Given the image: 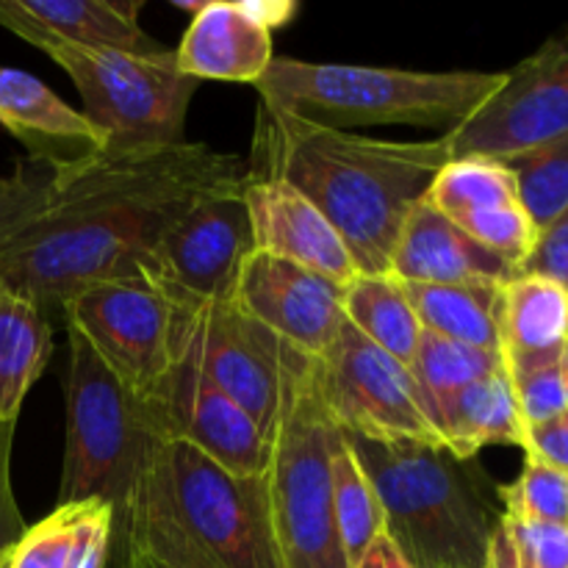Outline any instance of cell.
Returning a JSON list of instances; mask_svg holds the SVG:
<instances>
[{
    "label": "cell",
    "instance_id": "8",
    "mask_svg": "<svg viewBox=\"0 0 568 568\" xmlns=\"http://www.w3.org/2000/svg\"><path fill=\"white\" fill-rule=\"evenodd\" d=\"M75 83L83 114L105 136V153L175 148L186 142V114L200 81L183 75L175 50L125 53L37 42Z\"/></svg>",
    "mask_w": 568,
    "mask_h": 568
},
{
    "label": "cell",
    "instance_id": "24",
    "mask_svg": "<svg viewBox=\"0 0 568 568\" xmlns=\"http://www.w3.org/2000/svg\"><path fill=\"white\" fill-rule=\"evenodd\" d=\"M505 283H405L422 331L503 355L499 308Z\"/></svg>",
    "mask_w": 568,
    "mask_h": 568
},
{
    "label": "cell",
    "instance_id": "32",
    "mask_svg": "<svg viewBox=\"0 0 568 568\" xmlns=\"http://www.w3.org/2000/svg\"><path fill=\"white\" fill-rule=\"evenodd\" d=\"M499 508L505 516L541 525L568 521V475L525 455L519 477L508 486H497Z\"/></svg>",
    "mask_w": 568,
    "mask_h": 568
},
{
    "label": "cell",
    "instance_id": "10",
    "mask_svg": "<svg viewBox=\"0 0 568 568\" xmlns=\"http://www.w3.org/2000/svg\"><path fill=\"white\" fill-rule=\"evenodd\" d=\"M297 355L233 300L186 308L183 316L181 361L247 410L270 438L281 419Z\"/></svg>",
    "mask_w": 568,
    "mask_h": 568
},
{
    "label": "cell",
    "instance_id": "15",
    "mask_svg": "<svg viewBox=\"0 0 568 568\" xmlns=\"http://www.w3.org/2000/svg\"><path fill=\"white\" fill-rule=\"evenodd\" d=\"M155 408L166 438L192 444L231 475L261 477L270 469L272 438L255 425L247 410L200 377L186 361L178 364L161 388Z\"/></svg>",
    "mask_w": 568,
    "mask_h": 568
},
{
    "label": "cell",
    "instance_id": "13",
    "mask_svg": "<svg viewBox=\"0 0 568 568\" xmlns=\"http://www.w3.org/2000/svg\"><path fill=\"white\" fill-rule=\"evenodd\" d=\"M253 253L255 239L244 186L216 189L178 216L155 250L148 277L181 308L231 303Z\"/></svg>",
    "mask_w": 568,
    "mask_h": 568
},
{
    "label": "cell",
    "instance_id": "12",
    "mask_svg": "<svg viewBox=\"0 0 568 568\" xmlns=\"http://www.w3.org/2000/svg\"><path fill=\"white\" fill-rule=\"evenodd\" d=\"M568 133V26L505 72L497 92L444 133L449 159L508 161Z\"/></svg>",
    "mask_w": 568,
    "mask_h": 568
},
{
    "label": "cell",
    "instance_id": "42",
    "mask_svg": "<svg viewBox=\"0 0 568 568\" xmlns=\"http://www.w3.org/2000/svg\"><path fill=\"white\" fill-rule=\"evenodd\" d=\"M566 527H568V521H566Z\"/></svg>",
    "mask_w": 568,
    "mask_h": 568
},
{
    "label": "cell",
    "instance_id": "6",
    "mask_svg": "<svg viewBox=\"0 0 568 568\" xmlns=\"http://www.w3.org/2000/svg\"><path fill=\"white\" fill-rule=\"evenodd\" d=\"M344 430L322 397L320 361L300 353L288 375L266 469L283 568H349L333 510V455Z\"/></svg>",
    "mask_w": 568,
    "mask_h": 568
},
{
    "label": "cell",
    "instance_id": "37",
    "mask_svg": "<svg viewBox=\"0 0 568 568\" xmlns=\"http://www.w3.org/2000/svg\"><path fill=\"white\" fill-rule=\"evenodd\" d=\"M525 455L568 475V414L527 427Z\"/></svg>",
    "mask_w": 568,
    "mask_h": 568
},
{
    "label": "cell",
    "instance_id": "22",
    "mask_svg": "<svg viewBox=\"0 0 568 568\" xmlns=\"http://www.w3.org/2000/svg\"><path fill=\"white\" fill-rule=\"evenodd\" d=\"M114 541V508L105 503L55 505L0 552V568H103Z\"/></svg>",
    "mask_w": 568,
    "mask_h": 568
},
{
    "label": "cell",
    "instance_id": "9",
    "mask_svg": "<svg viewBox=\"0 0 568 568\" xmlns=\"http://www.w3.org/2000/svg\"><path fill=\"white\" fill-rule=\"evenodd\" d=\"M61 311L67 327L142 399L153 403L181 364L186 308L150 277L81 288Z\"/></svg>",
    "mask_w": 568,
    "mask_h": 568
},
{
    "label": "cell",
    "instance_id": "38",
    "mask_svg": "<svg viewBox=\"0 0 568 568\" xmlns=\"http://www.w3.org/2000/svg\"><path fill=\"white\" fill-rule=\"evenodd\" d=\"M355 568H414V566L405 560V555L399 552L397 544H394L392 538L383 532V536L377 538L369 549H366L364 558L358 560V566Z\"/></svg>",
    "mask_w": 568,
    "mask_h": 568
},
{
    "label": "cell",
    "instance_id": "4",
    "mask_svg": "<svg viewBox=\"0 0 568 568\" xmlns=\"http://www.w3.org/2000/svg\"><path fill=\"white\" fill-rule=\"evenodd\" d=\"M344 438L381 497L386 536L410 566L483 568L503 508L475 460L455 458L447 447Z\"/></svg>",
    "mask_w": 568,
    "mask_h": 568
},
{
    "label": "cell",
    "instance_id": "5",
    "mask_svg": "<svg viewBox=\"0 0 568 568\" xmlns=\"http://www.w3.org/2000/svg\"><path fill=\"white\" fill-rule=\"evenodd\" d=\"M505 72H416L394 67L275 59L258 100L320 125H444L453 131L503 83Z\"/></svg>",
    "mask_w": 568,
    "mask_h": 568
},
{
    "label": "cell",
    "instance_id": "26",
    "mask_svg": "<svg viewBox=\"0 0 568 568\" xmlns=\"http://www.w3.org/2000/svg\"><path fill=\"white\" fill-rule=\"evenodd\" d=\"M344 316L377 349L403 366H414L422 325L416 320L408 288L392 272H358L344 286Z\"/></svg>",
    "mask_w": 568,
    "mask_h": 568
},
{
    "label": "cell",
    "instance_id": "20",
    "mask_svg": "<svg viewBox=\"0 0 568 568\" xmlns=\"http://www.w3.org/2000/svg\"><path fill=\"white\" fill-rule=\"evenodd\" d=\"M388 272L403 283H508L516 266L422 200L405 220Z\"/></svg>",
    "mask_w": 568,
    "mask_h": 568
},
{
    "label": "cell",
    "instance_id": "36",
    "mask_svg": "<svg viewBox=\"0 0 568 568\" xmlns=\"http://www.w3.org/2000/svg\"><path fill=\"white\" fill-rule=\"evenodd\" d=\"M17 425L0 422V552L26 532V519L17 505L14 486H11V449H14Z\"/></svg>",
    "mask_w": 568,
    "mask_h": 568
},
{
    "label": "cell",
    "instance_id": "25",
    "mask_svg": "<svg viewBox=\"0 0 568 568\" xmlns=\"http://www.w3.org/2000/svg\"><path fill=\"white\" fill-rule=\"evenodd\" d=\"M53 355V327L33 300L0 283V422L17 425L22 403Z\"/></svg>",
    "mask_w": 568,
    "mask_h": 568
},
{
    "label": "cell",
    "instance_id": "16",
    "mask_svg": "<svg viewBox=\"0 0 568 568\" xmlns=\"http://www.w3.org/2000/svg\"><path fill=\"white\" fill-rule=\"evenodd\" d=\"M244 203L253 222L255 250L347 286L355 275L353 253L308 197L277 178H247Z\"/></svg>",
    "mask_w": 568,
    "mask_h": 568
},
{
    "label": "cell",
    "instance_id": "17",
    "mask_svg": "<svg viewBox=\"0 0 568 568\" xmlns=\"http://www.w3.org/2000/svg\"><path fill=\"white\" fill-rule=\"evenodd\" d=\"M142 9V0H0V26L28 44L159 53L164 48L139 26Z\"/></svg>",
    "mask_w": 568,
    "mask_h": 568
},
{
    "label": "cell",
    "instance_id": "7",
    "mask_svg": "<svg viewBox=\"0 0 568 568\" xmlns=\"http://www.w3.org/2000/svg\"><path fill=\"white\" fill-rule=\"evenodd\" d=\"M67 436L55 505L105 503L114 516L136 491L164 430L155 399H142L67 327Z\"/></svg>",
    "mask_w": 568,
    "mask_h": 568
},
{
    "label": "cell",
    "instance_id": "41",
    "mask_svg": "<svg viewBox=\"0 0 568 568\" xmlns=\"http://www.w3.org/2000/svg\"><path fill=\"white\" fill-rule=\"evenodd\" d=\"M566 364H568V333H566Z\"/></svg>",
    "mask_w": 568,
    "mask_h": 568
},
{
    "label": "cell",
    "instance_id": "14",
    "mask_svg": "<svg viewBox=\"0 0 568 568\" xmlns=\"http://www.w3.org/2000/svg\"><path fill=\"white\" fill-rule=\"evenodd\" d=\"M233 303L308 358H325L342 333L344 286L255 250L239 277Z\"/></svg>",
    "mask_w": 568,
    "mask_h": 568
},
{
    "label": "cell",
    "instance_id": "29",
    "mask_svg": "<svg viewBox=\"0 0 568 568\" xmlns=\"http://www.w3.org/2000/svg\"><path fill=\"white\" fill-rule=\"evenodd\" d=\"M503 366L505 364L499 353L466 347V344L449 342V338L436 336V333H422L410 375H414L416 386L425 397L427 416H433V410L444 399L464 392L466 386L483 381V377L503 369Z\"/></svg>",
    "mask_w": 568,
    "mask_h": 568
},
{
    "label": "cell",
    "instance_id": "2",
    "mask_svg": "<svg viewBox=\"0 0 568 568\" xmlns=\"http://www.w3.org/2000/svg\"><path fill=\"white\" fill-rule=\"evenodd\" d=\"M447 161L444 136H358L258 100L247 178H277L297 189L336 227L358 272L375 275L388 272L405 220Z\"/></svg>",
    "mask_w": 568,
    "mask_h": 568
},
{
    "label": "cell",
    "instance_id": "35",
    "mask_svg": "<svg viewBox=\"0 0 568 568\" xmlns=\"http://www.w3.org/2000/svg\"><path fill=\"white\" fill-rule=\"evenodd\" d=\"M519 275H541L568 288V205L538 231L536 247L519 266Z\"/></svg>",
    "mask_w": 568,
    "mask_h": 568
},
{
    "label": "cell",
    "instance_id": "40",
    "mask_svg": "<svg viewBox=\"0 0 568 568\" xmlns=\"http://www.w3.org/2000/svg\"><path fill=\"white\" fill-rule=\"evenodd\" d=\"M116 568H131V566H128V564H125V560H122V558H120V564H116Z\"/></svg>",
    "mask_w": 568,
    "mask_h": 568
},
{
    "label": "cell",
    "instance_id": "1",
    "mask_svg": "<svg viewBox=\"0 0 568 568\" xmlns=\"http://www.w3.org/2000/svg\"><path fill=\"white\" fill-rule=\"evenodd\" d=\"M247 183V161L200 142L100 153L59 172L48 209L0 244V283L48 314L98 283L148 277L178 216Z\"/></svg>",
    "mask_w": 568,
    "mask_h": 568
},
{
    "label": "cell",
    "instance_id": "23",
    "mask_svg": "<svg viewBox=\"0 0 568 568\" xmlns=\"http://www.w3.org/2000/svg\"><path fill=\"white\" fill-rule=\"evenodd\" d=\"M430 422L444 447L460 460H475L486 447L525 449L527 427L505 366L444 399Z\"/></svg>",
    "mask_w": 568,
    "mask_h": 568
},
{
    "label": "cell",
    "instance_id": "33",
    "mask_svg": "<svg viewBox=\"0 0 568 568\" xmlns=\"http://www.w3.org/2000/svg\"><path fill=\"white\" fill-rule=\"evenodd\" d=\"M59 166L28 155L9 175H0V244L48 209L59 186Z\"/></svg>",
    "mask_w": 568,
    "mask_h": 568
},
{
    "label": "cell",
    "instance_id": "18",
    "mask_svg": "<svg viewBox=\"0 0 568 568\" xmlns=\"http://www.w3.org/2000/svg\"><path fill=\"white\" fill-rule=\"evenodd\" d=\"M0 125L28 148L31 159L67 170L105 153V136L83 111L72 109L31 72L0 67Z\"/></svg>",
    "mask_w": 568,
    "mask_h": 568
},
{
    "label": "cell",
    "instance_id": "31",
    "mask_svg": "<svg viewBox=\"0 0 568 568\" xmlns=\"http://www.w3.org/2000/svg\"><path fill=\"white\" fill-rule=\"evenodd\" d=\"M505 164L519 183L521 205L541 231L568 205V133L530 153L514 155Z\"/></svg>",
    "mask_w": 568,
    "mask_h": 568
},
{
    "label": "cell",
    "instance_id": "27",
    "mask_svg": "<svg viewBox=\"0 0 568 568\" xmlns=\"http://www.w3.org/2000/svg\"><path fill=\"white\" fill-rule=\"evenodd\" d=\"M425 203L447 220H455L471 211L521 203V197L514 170L505 161L466 155V159H449L442 166L427 189Z\"/></svg>",
    "mask_w": 568,
    "mask_h": 568
},
{
    "label": "cell",
    "instance_id": "30",
    "mask_svg": "<svg viewBox=\"0 0 568 568\" xmlns=\"http://www.w3.org/2000/svg\"><path fill=\"white\" fill-rule=\"evenodd\" d=\"M483 568H568V527L499 516Z\"/></svg>",
    "mask_w": 568,
    "mask_h": 568
},
{
    "label": "cell",
    "instance_id": "3",
    "mask_svg": "<svg viewBox=\"0 0 568 568\" xmlns=\"http://www.w3.org/2000/svg\"><path fill=\"white\" fill-rule=\"evenodd\" d=\"M114 538L170 568H283L266 475H231L178 438L153 449Z\"/></svg>",
    "mask_w": 568,
    "mask_h": 568
},
{
    "label": "cell",
    "instance_id": "39",
    "mask_svg": "<svg viewBox=\"0 0 568 568\" xmlns=\"http://www.w3.org/2000/svg\"><path fill=\"white\" fill-rule=\"evenodd\" d=\"M120 558L125 560L131 568H170L164 564H159V560L148 558V555H139V552H131V549H120Z\"/></svg>",
    "mask_w": 568,
    "mask_h": 568
},
{
    "label": "cell",
    "instance_id": "34",
    "mask_svg": "<svg viewBox=\"0 0 568 568\" xmlns=\"http://www.w3.org/2000/svg\"><path fill=\"white\" fill-rule=\"evenodd\" d=\"M508 372V369H505ZM510 386H514L516 405L525 427L544 425L549 419L568 414V364L555 361V364L530 366V369L508 372Z\"/></svg>",
    "mask_w": 568,
    "mask_h": 568
},
{
    "label": "cell",
    "instance_id": "28",
    "mask_svg": "<svg viewBox=\"0 0 568 568\" xmlns=\"http://www.w3.org/2000/svg\"><path fill=\"white\" fill-rule=\"evenodd\" d=\"M333 510H336L338 538L347 564L355 568L366 549L386 532V516H383L381 497L366 471L361 469L347 438L333 455Z\"/></svg>",
    "mask_w": 568,
    "mask_h": 568
},
{
    "label": "cell",
    "instance_id": "11",
    "mask_svg": "<svg viewBox=\"0 0 568 568\" xmlns=\"http://www.w3.org/2000/svg\"><path fill=\"white\" fill-rule=\"evenodd\" d=\"M322 397L347 436L444 447L408 366L377 349L349 322L320 358Z\"/></svg>",
    "mask_w": 568,
    "mask_h": 568
},
{
    "label": "cell",
    "instance_id": "21",
    "mask_svg": "<svg viewBox=\"0 0 568 568\" xmlns=\"http://www.w3.org/2000/svg\"><path fill=\"white\" fill-rule=\"evenodd\" d=\"M568 288L541 275H516L503 286L499 342L508 372L566 358Z\"/></svg>",
    "mask_w": 568,
    "mask_h": 568
},
{
    "label": "cell",
    "instance_id": "19",
    "mask_svg": "<svg viewBox=\"0 0 568 568\" xmlns=\"http://www.w3.org/2000/svg\"><path fill=\"white\" fill-rule=\"evenodd\" d=\"M175 61L183 75L194 81H239L258 87L275 61L272 28L258 20L253 0H205L175 48Z\"/></svg>",
    "mask_w": 568,
    "mask_h": 568
}]
</instances>
